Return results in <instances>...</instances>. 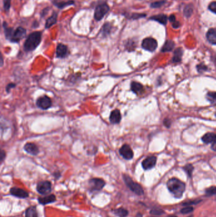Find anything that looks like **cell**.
Listing matches in <instances>:
<instances>
[{
	"label": "cell",
	"mask_w": 216,
	"mask_h": 217,
	"mask_svg": "<svg viewBox=\"0 0 216 217\" xmlns=\"http://www.w3.org/2000/svg\"><path fill=\"white\" fill-rule=\"evenodd\" d=\"M167 187L169 191L176 198H181L186 188L185 183L179 179L175 178H171L167 182Z\"/></svg>",
	"instance_id": "obj_1"
},
{
	"label": "cell",
	"mask_w": 216,
	"mask_h": 217,
	"mask_svg": "<svg viewBox=\"0 0 216 217\" xmlns=\"http://www.w3.org/2000/svg\"><path fill=\"white\" fill-rule=\"evenodd\" d=\"M42 38V33L40 31H34L27 38L23 44V48L26 51L34 50L40 44Z\"/></svg>",
	"instance_id": "obj_2"
},
{
	"label": "cell",
	"mask_w": 216,
	"mask_h": 217,
	"mask_svg": "<svg viewBox=\"0 0 216 217\" xmlns=\"http://www.w3.org/2000/svg\"><path fill=\"white\" fill-rule=\"evenodd\" d=\"M123 178L126 185L130 188L131 191L139 196L143 195L144 194L142 187L140 184L134 182L129 176L127 175H124Z\"/></svg>",
	"instance_id": "obj_3"
},
{
	"label": "cell",
	"mask_w": 216,
	"mask_h": 217,
	"mask_svg": "<svg viewBox=\"0 0 216 217\" xmlns=\"http://www.w3.org/2000/svg\"><path fill=\"white\" fill-rule=\"evenodd\" d=\"M110 7L106 3L98 4L95 10L94 18L96 21H100L103 19L105 15L109 12Z\"/></svg>",
	"instance_id": "obj_4"
},
{
	"label": "cell",
	"mask_w": 216,
	"mask_h": 217,
	"mask_svg": "<svg viewBox=\"0 0 216 217\" xmlns=\"http://www.w3.org/2000/svg\"><path fill=\"white\" fill-rule=\"evenodd\" d=\"M37 191L41 194H48L51 191V183L49 181H41L37 184Z\"/></svg>",
	"instance_id": "obj_5"
},
{
	"label": "cell",
	"mask_w": 216,
	"mask_h": 217,
	"mask_svg": "<svg viewBox=\"0 0 216 217\" xmlns=\"http://www.w3.org/2000/svg\"><path fill=\"white\" fill-rule=\"evenodd\" d=\"M142 48L149 51H153L157 48V41L152 38H147L143 40Z\"/></svg>",
	"instance_id": "obj_6"
},
{
	"label": "cell",
	"mask_w": 216,
	"mask_h": 217,
	"mask_svg": "<svg viewBox=\"0 0 216 217\" xmlns=\"http://www.w3.org/2000/svg\"><path fill=\"white\" fill-rule=\"evenodd\" d=\"M26 33L27 31L25 29L20 26L18 27V28L14 31L10 41L13 43H18L25 36Z\"/></svg>",
	"instance_id": "obj_7"
},
{
	"label": "cell",
	"mask_w": 216,
	"mask_h": 217,
	"mask_svg": "<svg viewBox=\"0 0 216 217\" xmlns=\"http://www.w3.org/2000/svg\"><path fill=\"white\" fill-rule=\"evenodd\" d=\"M90 188L91 191H100L101 190L105 185V182L101 178H92L89 181Z\"/></svg>",
	"instance_id": "obj_8"
},
{
	"label": "cell",
	"mask_w": 216,
	"mask_h": 217,
	"mask_svg": "<svg viewBox=\"0 0 216 217\" xmlns=\"http://www.w3.org/2000/svg\"><path fill=\"white\" fill-rule=\"evenodd\" d=\"M36 105L41 109L46 110L51 106L52 101L48 96H43L37 100Z\"/></svg>",
	"instance_id": "obj_9"
},
{
	"label": "cell",
	"mask_w": 216,
	"mask_h": 217,
	"mask_svg": "<svg viewBox=\"0 0 216 217\" xmlns=\"http://www.w3.org/2000/svg\"><path fill=\"white\" fill-rule=\"evenodd\" d=\"M119 153L124 159L127 160L131 159L134 156L132 150L127 144H124L119 149Z\"/></svg>",
	"instance_id": "obj_10"
},
{
	"label": "cell",
	"mask_w": 216,
	"mask_h": 217,
	"mask_svg": "<svg viewBox=\"0 0 216 217\" xmlns=\"http://www.w3.org/2000/svg\"><path fill=\"white\" fill-rule=\"evenodd\" d=\"M68 54L69 49L67 46L62 43H60L57 45L56 50V56L58 58L64 59L68 56Z\"/></svg>",
	"instance_id": "obj_11"
},
{
	"label": "cell",
	"mask_w": 216,
	"mask_h": 217,
	"mask_svg": "<svg viewBox=\"0 0 216 217\" xmlns=\"http://www.w3.org/2000/svg\"><path fill=\"white\" fill-rule=\"evenodd\" d=\"M157 158L155 156H150L142 162V167L144 170H148L153 168L156 164Z\"/></svg>",
	"instance_id": "obj_12"
},
{
	"label": "cell",
	"mask_w": 216,
	"mask_h": 217,
	"mask_svg": "<svg viewBox=\"0 0 216 217\" xmlns=\"http://www.w3.org/2000/svg\"><path fill=\"white\" fill-rule=\"evenodd\" d=\"M10 194L12 196L19 198H26L29 196L28 192L18 187H12L10 189Z\"/></svg>",
	"instance_id": "obj_13"
},
{
	"label": "cell",
	"mask_w": 216,
	"mask_h": 217,
	"mask_svg": "<svg viewBox=\"0 0 216 217\" xmlns=\"http://www.w3.org/2000/svg\"><path fill=\"white\" fill-rule=\"evenodd\" d=\"M23 149L25 152L33 156H36L39 152L38 147L33 143H27L24 146Z\"/></svg>",
	"instance_id": "obj_14"
},
{
	"label": "cell",
	"mask_w": 216,
	"mask_h": 217,
	"mask_svg": "<svg viewBox=\"0 0 216 217\" xmlns=\"http://www.w3.org/2000/svg\"><path fill=\"white\" fill-rule=\"evenodd\" d=\"M52 3L57 7L59 9H63L67 7L74 5L75 2L72 0H69V1L64 2V1H60V0H53Z\"/></svg>",
	"instance_id": "obj_15"
},
{
	"label": "cell",
	"mask_w": 216,
	"mask_h": 217,
	"mask_svg": "<svg viewBox=\"0 0 216 217\" xmlns=\"http://www.w3.org/2000/svg\"><path fill=\"white\" fill-rule=\"evenodd\" d=\"M58 19V13L56 12H54L51 17L47 19L45 23V28L49 29L53 25L57 24Z\"/></svg>",
	"instance_id": "obj_16"
},
{
	"label": "cell",
	"mask_w": 216,
	"mask_h": 217,
	"mask_svg": "<svg viewBox=\"0 0 216 217\" xmlns=\"http://www.w3.org/2000/svg\"><path fill=\"white\" fill-rule=\"evenodd\" d=\"M121 120V112L118 109H115L111 112L110 115V121L112 124H118Z\"/></svg>",
	"instance_id": "obj_17"
},
{
	"label": "cell",
	"mask_w": 216,
	"mask_h": 217,
	"mask_svg": "<svg viewBox=\"0 0 216 217\" xmlns=\"http://www.w3.org/2000/svg\"><path fill=\"white\" fill-rule=\"evenodd\" d=\"M202 141L205 144H216V134L213 133H207L202 137Z\"/></svg>",
	"instance_id": "obj_18"
},
{
	"label": "cell",
	"mask_w": 216,
	"mask_h": 217,
	"mask_svg": "<svg viewBox=\"0 0 216 217\" xmlns=\"http://www.w3.org/2000/svg\"><path fill=\"white\" fill-rule=\"evenodd\" d=\"M3 28L4 29V31H5V37L6 38L10 41L12 37V35L13 34V32H14V29L13 28H10V27H8V24L7 22L4 21L3 22Z\"/></svg>",
	"instance_id": "obj_19"
},
{
	"label": "cell",
	"mask_w": 216,
	"mask_h": 217,
	"mask_svg": "<svg viewBox=\"0 0 216 217\" xmlns=\"http://www.w3.org/2000/svg\"><path fill=\"white\" fill-rule=\"evenodd\" d=\"M56 201V197L55 195L51 194L43 198H39L38 199V201L41 204H47L49 203H52Z\"/></svg>",
	"instance_id": "obj_20"
},
{
	"label": "cell",
	"mask_w": 216,
	"mask_h": 217,
	"mask_svg": "<svg viewBox=\"0 0 216 217\" xmlns=\"http://www.w3.org/2000/svg\"><path fill=\"white\" fill-rule=\"evenodd\" d=\"M112 28V25L111 23H109V22L105 23L103 25L102 28L101 29V35L103 36H105V37L108 36V35H109L111 33Z\"/></svg>",
	"instance_id": "obj_21"
},
{
	"label": "cell",
	"mask_w": 216,
	"mask_h": 217,
	"mask_svg": "<svg viewBox=\"0 0 216 217\" xmlns=\"http://www.w3.org/2000/svg\"><path fill=\"white\" fill-rule=\"evenodd\" d=\"M150 20H155L157 21L158 22L162 24H167V17L166 15L164 14H159L157 15H155L153 17H151L150 18Z\"/></svg>",
	"instance_id": "obj_22"
},
{
	"label": "cell",
	"mask_w": 216,
	"mask_h": 217,
	"mask_svg": "<svg viewBox=\"0 0 216 217\" xmlns=\"http://www.w3.org/2000/svg\"><path fill=\"white\" fill-rule=\"evenodd\" d=\"M207 38L210 43L216 45V29H210L207 33Z\"/></svg>",
	"instance_id": "obj_23"
},
{
	"label": "cell",
	"mask_w": 216,
	"mask_h": 217,
	"mask_svg": "<svg viewBox=\"0 0 216 217\" xmlns=\"http://www.w3.org/2000/svg\"><path fill=\"white\" fill-rule=\"evenodd\" d=\"M131 90L136 94L140 93L143 90V87L141 84L137 82H132L131 85Z\"/></svg>",
	"instance_id": "obj_24"
},
{
	"label": "cell",
	"mask_w": 216,
	"mask_h": 217,
	"mask_svg": "<svg viewBox=\"0 0 216 217\" xmlns=\"http://www.w3.org/2000/svg\"><path fill=\"white\" fill-rule=\"evenodd\" d=\"M183 50L181 48H178L177 49H176L175 51H174V55L172 59L173 62L174 63H177L181 61V57L183 56Z\"/></svg>",
	"instance_id": "obj_25"
},
{
	"label": "cell",
	"mask_w": 216,
	"mask_h": 217,
	"mask_svg": "<svg viewBox=\"0 0 216 217\" xmlns=\"http://www.w3.org/2000/svg\"><path fill=\"white\" fill-rule=\"evenodd\" d=\"M25 217H38V213L35 206H31L25 211Z\"/></svg>",
	"instance_id": "obj_26"
},
{
	"label": "cell",
	"mask_w": 216,
	"mask_h": 217,
	"mask_svg": "<svg viewBox=\"0 0 216 217\" xmlns=\"http://www.w3.org/2000/svg\"><path fill=\"white\" fill-rule=\"evenodd\" d=\"M174 47V43L172 40H167L165 43L164 45L162 48V52H167L171 51Z\"/></svg>",
	"instance_id": "obj_27"
},
{
	"label": "cell",
	"mask_w": 216,
	"mask_h": 217,
	"mask_svg": "<svg viewBox=\"0 0 216 217\" xmlns=\"http://www.w3.org/2000/svg\"><path fill=\"white\" fill-rule=\"evenodd\" d=\"M114 213L119 217H126L128 215V211L123 208H119L114 211Z\"/></svg>",
	"instance_id": "obj_28"
},
{
	"label": "cell",
	"mask_w": 216,
	"mask_h": 217,
	"mask_svg": "<svg viewBox=\"0 0 216 217\" xmlns=\"http://www.w3.org/2000/svg\"><path fill=\"white\" fill-rule=\"evenodd\" d=\"M193 13V8L191 5H187L184 10V16L187 17H190L192 15Z\"/></svg>",
	"instance_id": "obj_29"
},
{
	"label": "cell",
	"mask_w": 216,
	"mask_h": 217,
	"mask_svg": "<svg viewBox=\"0 0 216 217\" xmlns=\"http://www.w3.org/2000/svg\"><path fill=\"white\" fill-rule=\"evenodd\" d=\"M207 99L212 103H216V92H209L207 95Z\"/></svg>",
	"instance_id": "obj_30"
},
{
	"label": "cell",
	"mask_w": 216,
	"mask_h": 217,
	"mask_svg": "<svg viewBox=\"0 0 216 217\" xmlns=\"http://www.w3.org/2000/svg\"><path fill=\"white\" fill-rule=\"evenodd\" d=\"M193 167L192 165H187L184 167V171L186 172V173L188 175L189 177H192V172L193 171Z\"/></svg>",
	"instance_id": "obj_31"
},
{
	"label": "cell",
	"mask_w": 216,
	"mask_h": 217,
	"mask_svg": "<svg viewBox=\"0 0 216 217\" xmlns=\"http://www.w3.org/2000/svg\"><path fill=\"white\" fill-rule=\"evenodd\" d=\"M205 193L207 196H212L216 194V187H210L206 189Z\"/></svg>",
	"instance_id": "obj_32"
},
{
	"label": "cell",
	"mask_w": 216,
	"mask_h": 217,
	"mask_svg": "<svg viewBox=\"0 0 216 217\" xmlns=\"http://www.w3.org/2000/svg\"><path fill=\"white\" fill-rule=\"evenodd\" d=\"M12 0H3V10L5 12H8L11 7Z\"/></svg>",
	"instance_id": "obj_33"
},
{
	"label": "cell",
	"mask_w": 216,
	"mask_h": 217,
	"mask_svg": "<svg viewBox=\"0 0 216 217\" xmlns=\"http://www.w3.org/2000/svg\"><path fill=\"white\" fill-rule=\"evenodd\" d=\"M193 211V208H192V206H187L183 208L181 210V212L183 214H188V213H192Z\"/></svg>",
	"instance_id": "obj_34"
},
{
	"label": "cell",
	"mask_w": 216,
	"mask_h": 217,
	"mask_svg": "<svg viewBox=\"0 0 216 217\" xmlns=\"http://www.w3.org/2000/svg\"><path fill=\"white\" fill-rule=\"evenodd\" d=\"M165 3H166L165 1H159V2H153V3H152L151 4V7L152 8H159V7L162 6Z\"/></svg>",
	"instance_id": "obj_35"
},
{
	"label": "cell",
	"mask_w": 216,
	"mask_h": 217,
	"mask_svg": "<svg viewBox=\"0 0 216 217\" xmlns=\"http://www.w3.org/2000/svg\"><path fill=\"white\" fill-rule=\"evenodd\" d=\"M150 213L152 214H153V215H160V214H162L164 213V211L162 210V209H157V208H155V209H153L151 211H150Z\"/></svg>",
	"instance_id": "obj_36"
},
{
	"label": "cell",
	"mask_w": 216,
	"mask_h": 217,
	"mask_svg": "<svg viewBox=\"0 0 216 217\" xmlns=\"http://www.w3.org/2000/svg\"><path fill=\"white\" fill-rule=\"evenodd\" d=\"M146 17V14H142V13H133L132 14V15L131 16V19H134V20H136L140 18H143Z\"/></svg>",
	"instance_id": "obj_37"
},
{
	"label": "cell",
	"mask_w": 216,
	"mask_h": 217,
	"mask_svg": "<svg viewBox=\"0 0 216 217\" xmlns=\"http://www.w3.org/2000/svg\"><path fill=\"white\" fill-rule=\"evenodd\" d=\"M208 9L213 13H216V2H212L209 6H208Z\"/></svg>",
	"instance_id": "obj_38"
},
{
	"label": "cell",
	"mask_w": 216,
	"mask_h": 217,
	"mask_svg": "<svg viewBox=\"0 0 216 217\" xmlns=\"http://www.w3.org/2000/svg\"><path fill=\"white\" fill-rule=\"evenodd\" d=\"M197 69L199 72H202L207 69V67L204 64H200L197 66Z\"/></svg>",
	"instance_id": "obj_39"
},
{
	"label": "cell",
	"mask_w": 216,
	"mask_h": 217,
	"mask_svg": "<svg viewBox=\"0 0 216 217\" xmlns=\"http://www.w3.org/2000/svg\"><path fill=\"white\" fill-rule=\"evenodd\" d=\"M49 7H46V8H44L41 12V15H40L41 17L43 18L46 15H47L48 12H49Z\"/></svg>",
	"instance_id": "obj_40"
},
{
	"label": "cell",
	"mask_w": 216,
	"mask_h": 217,
	"mask_svg": "<svg viewBox=\"0 0 216 217\" xmlns=\"http://www.w3.org/2000/svg\"><path fill=\"white\" fill-rule=\"evenodd\" d=\"M200 201V200H198V201H189V202H186L184 203H183V205L184 206H189V205H190V204H197Z\"/></svg>",
	"instance_id": "obj_41"
},
{
	"label": "cell",
	"mask_w": 216,
	"mask_h": 217,
	"mask_svg": "<svg viewBox=\"0 0 216 217\" xmlns=\"http://www.w3.org/2000/svg\"><path fill=\"white\" fill-rule=\"evenodd\" d=\"M15 86H16V85H15V84H13V83H10V84H8V85H7V92H9L10 90L12 88H14Z\"/></svg>",
	"instance_id": "obj_42"
},
{
	"label": "cell",
	"mask_w": 216,
	"mask_h": 217,
	"mask_svg": "<svg viewBox=\"0 0 216 217\" xmlns=\"http://www.w3.org/2000/svg\"><path fill=\"white\" fill-rule=\"evenodd\" d=\"M5 156H6V154H5V152H4V151H2L1 152V154H0V160H1V162H2L3 161V160L5 159Z\"/></svg>",
	"instance_id": "obj_43"
},
{
	"label": "cell",
	"mask_w": 216,
	"mask_h": 217,
	"mask_svg": "<svg viewBox=\"0 0 216 217\" xmlns=\"http://www.w3.org/2000/svg\"><path fill=\"white\" fill-rule=\"evenodd\" d=\"M39 25V22L37 20H34L33 24V28H38Z\"/></svg>",
	"instance_id": "obj_44"
},
{
	"label": "cell",
	"mask_w": 216,
	"mask_h": 217,
	"mask_svg": "<svg viewBox=\"0 0 216 217\" xmlns=\"http://www.w3.org/2000/svg\"><path fill=\"white\" fill-rule=\"evenodd\" d=\"M169 20L172 22V23H174L176 21V17L174 15H171L170 17H169Z\"/></svg>",
	"instance_id": "obj_45"
},
{
	"label": "cell",
	"mask_w": 216,
	"mask_h": 217,
	"mask_svg": "<svg viewBox=\"0 0 216 217\" xmlns=\"http://www.w3.org/2000/svg\"><path fill=\"white\" fill-rule=\"evenodd\" d=\"M179 23L178 22H177V21H176L175 22H174V23H172V27H173V28H179Z\"/></svg>",
	"instance_id": "obj_46"
},
{
	"label": "cell",
	"mask_w": 216,
	"mask_h": 217,
	"mask_svg": "<svg viewBox=\"0 0 216 217\" xmlns=\"http://www.w3.org/2000/svg\"><path fill=\"white\" fill-rule=\"evenodd\" d=\"M164 124L166 125L167 127H169V126L171 125L170 124V121L167 120V119H165L164 120Z\"/></svg>",
	"instance_id": "obj_47"
},
{
	"label": "cell",
	"mask_w": 216,
	"mask_h": 217,
	"mask_svg": "<svg viewBox=\"0 0 216 217\" xmlns=\"http://www.w3.org/2000/svg\"><path fill=\"white\" fill-rule=\"evenodd\" d=\"M168 217H176L175 216H168Z\"/></svg>",
	"instance_id": "obj_48"
},
{
	"label": "cell",
	"mask_w": 216,
	"mask_h": 217,
	"mask_svg": "<svg viewBox=\"0 0 216 217\" xmlns=\"http://www.w3.org/2000/svg\"><path fill=\"white\" fill-rule=\"evenodd\" d=\"M189 217H192V216H189Z\"/></svg>",
	"instance_id": "obj_49"
}]
</instances>
